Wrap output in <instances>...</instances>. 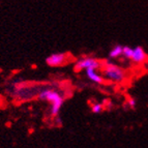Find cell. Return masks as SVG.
I'll return each mask as SVG.
<instances>
[{
	"mask_svg": "<svg viewBox=\"0 0 148 148\" xmlns=\"http://www.w3.org/2000/svg\"><path fill=\"white\" fill-rule=\"evenodd\" d=\"M38 99H42V101H48L51 105L50 114H51L52 117H56L59 114L64 103L63 96L57 91V90L50 89V88L42 89L38 92Z\"/></svg>",
	"mask_w": 148,
	"mask_h": 148,
	"instance_id": "obj_1",
	"label": "cell"
},
{
	"mask_svg": "<svg viewBox=\"0 0 148 148\" xmlns=\"http://www.w3.org/2000/svg\"><path fill=\"white\" fill-rule=\"evenodd\" d=\"M101 75L105 80L114 82V83H121L125 79V72L124 69L119 67L118 65L111 62H106L101 66Z\"/></svg>",
	"mask_w": 148,
	"mask_h": 148,
	"instance_id": "obj_2",
	"label": "cell"
},
{
	"mask_svg": "<svg viewBox=\"0 0 148 148\" xmlns=\"http://www.w3.org/2000/svg\"><path fill=\"white\" fill-rule=\"evenodd\" d=\"M103 66L99 60H97L96 58L93 57H83L81 59H79L77 61V63L75 64V71L79 72V71H83L86 69H101Z\"/></svg>",
	"mask_w": 148,
	"mask_h": 148,
	"instance_id": "obj_3",
	"label": "cell"
},
{
	"mask_svg": "<svg viewBox=\"0 0 148 148\" xmlns=\"http://www.w3.org/2000/svg\"><path fill=\"white\" fill-rule=\"evenodd\" d=\"M66 61V55L64 53H54L46 58V63L51 67L61 66Z\"/></svg>",
	"mask_w": 148,
	"mask_h": 148,
	"instance_id": "obj_4",
	"label": "cell"
},
{
	"mask_svg": "<svg viewBox=\"0 0 148 148\" xmlns=\"http://www.w3.org/2000/svg\"><path fill=\"white\" fill-rule=\"evenodd\" d=\"M147 59V55L146 52L144 51V49L142 47H135L133 48V56H132V61L134 63L140 64L143 63L145 60Z\"/></svg>",
	"mask_w": 148,
	"mask_h": 148,
	"instance_id": "obj_5",
	"label": "cell"
},
{
	"mask_svg": "<svg viewBox=\"0 0 148 148\" xmlns=\"http://www.w3.org/2000/svg\"><path fill=\"white\" fill-rule=\"evenodd\" d=\"M96 71H97V69H91V67H90V69H85V73H86L87 78H88L91 82H93V83H95V84H103L105 81L104 77H103V75L99 74Z\"/></svg>",
	"mask_w": 148,
	"mask_h": 148,
	"instance_id": "obj_6",
	"label": "cell"
},
{
	"mask_svg": "<svg viewBox=\"0 0 148 148\" xmlns=\"http://www.w3.org/2000/svg\"><path fill=\"white\" fill-rule=\"evenodd\" d=\"M122 49H123L122 46H120V45H116V46H115V47L110 51V53H109V57L112 58V59H115V58H119V57H121L122 56Z\"/></svg>",
	"mask_w": 148,
	"mask_h": 148,
	"instance_id": "obj_7",
	"label": "cell"
},
{
	"mask_svg": "<svg viewBox=\"0 0 148 148\" xmlns=\"http://www.w3.org/2000/svg\"><path fill=\"white\" fill-rule=\"evenodd\" d=\"M132 56H133V48L124 46L123 49H122V57H124L127 60H131Z\"/></svg>",
	"mask_w": 148,
	"mask_h": 148,
	"instance_id": "obj_8",
	"label": "cell"
},
{
	"mask_svg": "<svg viewBox=\"0 0 148 148\" xmlns=\"http://www.w3.org/2000/svg\"><path fill=\"white\" fill-rule=\"evenodd\" d=\"M103 109H104L103 105L99 104V103H95V104H93L91 106V112L94 114H99L103 111Z\"/></svg>",
	"mask_w": 148,
	"mask_h": 148,
	"instance_id": "obj_9",
	"label": "cell"
},
{
	"mask_svg": "<svg viewBox=\"0 0 148 148\" xmlns=\"http://www.w3.org/2000/svg\"><path fill=\"white\" fill-rule=\"evenodd\" d=\"M128 105L131 107L132 109H135L136 108V105H137V101L135 99H128Z\"/></svg>",
	"mask_w": 148,
	"mask_h": 148,
	"instance_id": "obj_10",
	"label": "cell"
}]
</instances>
